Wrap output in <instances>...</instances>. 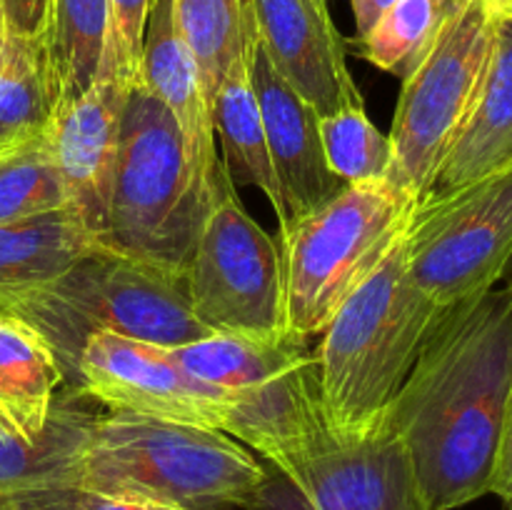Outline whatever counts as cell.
Segmentation results:
<instances>
[{"mask_svg": "<svg viewBox=\"0 0 512 510\" xmlns=\"http://www.w3.org/2000/svg\"><path fill=\"white\" fill-rule=\"evenodd\" d=\"M68 208L48 133L0 153V223L38 218Z\"/></svg>", "mask_w": 512, "mask_h": 510, "instance_id": "4316f807", "label": "cell"}, {"mask_svg": "<svg viewBox=\"0 0 512 510\" xmlns=\"http://www.w3.org/2000/svg\"><path fill=\"white\" fill-rule=\"evenodd\" d=\"M0 38H3V35H0Z\"/></svg>", "mask_w": 512, "mask_h": 510, "instance_id": "8d00e7d4", "label": "cell"}, {"mask_svg": "<svg viewBox=\"0 0 512 510\" xmlns=\"http://www.w3.org/2000/svg\"><path fill=\"white\" fill-rule=\"evenodd\" d=\"M63 370L43 335L0 310V425L35 440L45 430Z\"/></svg>", "mask_w": 512, "mask_h": 510, "instance_id": "ffe728a7", "label": "cell"}, {"mask_svg": "<svg viewBox=\"0 0 512 510\" xmlns=\"http://www.w3.org/2000/svg\"><path fill=\"white\" fill-rule=\"evenodd\" d=\"M510 388L512 290L503 285L438 320L385 415L428 510L490 493Z\"/></svg>", "mask_w": 512, "mask_h": 510, "instance_id": "6da1fadb", "label": "cell"}, {"mask_svg": "<svg viewBox=\"0 0 512 510\" xmlns=\"http://www.w3.org/2000/svg\"><path fill=\"white\" fill-rule=\"evenodd\" d=\"M58 90L43 33L0 38V153L48 130Z\"/></svg>", "mask_w": 512, "mask_h": 510, "instance_id": "7402d4cb", "label": "cell"}, {"mask_svg": "<svg viewBox=\"0 0 512 510\" xmlns=\"http://www.w3.org/2000/svg\"><path fill=\"white\" fill-rule=\"evenodd\" d=\"M465 0H398L380 23L363 35L360 53L375 68L408 78L438 43L448 20Z\"/></svg>", "mask_w": 512, "mask_h": 510, "instance_id": "484cf974", "label": "cell"}, {"mask_svg": "<svg viewBox=\"0 0 512 510\" xmlns=\"http://www.w3.org/2000/svg\"><path fill=\"white\" fill-rule=\"evenodd\" d=\"M495 18L480 0H465L440 33L428 58L403 80L390 125L385 183L423 200L473 105L488 63Z\"/></svg>", "mask_w": 512, "mask_h": 510, "instance_id": "52a82bcc", "label": "cell"}, {"mask_svg": "<svg viewBox=\"0 0 512 510\" xmlns=\"http://www.w3.org/2000/svg\"><path fill=\"white\" fill-rule=\"evenodd\" d=\"M503 283H505V288L512 290V258H510L508 268H505V273H503Z\"/></svg>", "mask_w": 512, "mask_h": 510, "instance_id": "e575fe53", "label": "cell"}, {"mask_svg": "<svg viewBox=\"0 0 512 510\" xmlns=\"http://www.w3.org/2000/svg\"><path fill=\"white\" fill-rule=\"evenodd\" d=\"M5 313L43 335L65 385H75L80 350L95 333L123 335L160 348H183L213 335L195 318L185 275L105 248L8 305Z\"/></svg>", "mask_w": 512, "mask_h": 510, "instance_id": "277c9868", "label": "cell"}, {"mask_svg": "<svg viewBox=\"0 0 512 510\" xmlns=\"http://www.w3.org/2000/svg\"><path fill=\"white\" fill-rule=\"evenodd\" d=\"M153 5L155 0H108V25L95 80H108L120 90H130L138 83L145 28Z\"/></svg>", "mask_w": 512, "mask_h": 510, "instance_id": "f1b7e54d", "label": "cell"}, {"mask_svg": "<svg viewBox=\"0 0 512 510\" xmlns=\"http://www.w3.org/2000/svg\"><path fill=\"white\" fill-rule=\"evenodd\" d=\"M128 93L108 80H95L88 93L55 108L45 130L63 178L68 208L98 243L108 225L120 118Z\"/></svg>", "mask_w": 512, "mask_h": 510, "instance_id": "9a60e30c", "label": "cell"}, {"mask_svg": "<svg viewBox=\"0 0 512 510\" xmlns=\"http://www.w3.org/2000/svg\"><path fill=\"white\" fill-rule=\"evenodd\" d=\"M95 400L68 385L55 395L50 420L35 440L0 425V500L28 490L75 485L80 455L98 420Z\"/></svg>", "mask_w": 512, "mask_h": 510, "instance_id": "ac0fdd59", "label": "cell"}, {"mask_svg": "<svg viewBox=\"0 0 512 510\" xmlns=\"http://www.w3.org/2000/svg\"><path fill=\"white\" fill-rule=\"evenodd\" d=\"M248 5L270 65L318 118L363 108L325 0H248Z\"/></svg>", "mask_w": 512, "mask_h": 510, "instance_id": "7c38bea8", "label": "cell"}, {"mask_svg": "<svg viewBox=\"0 0 512 510\" xmlns=\"http://www.w3.org/2000/svg\"><path fill=\"white\" fill-rule=\"evenodd\" d=\"M512 165V18H498L473 105L430 185L443 195ZM425 195V198H428Z\"/></svg>", "mask_w": 512, "mask_h": 510, "instance_id": "e0dca14e", "label": "cell"}, {"mask_svg": "<svg viewBox=\"0 0 512 510\" xmlns=\"http://www.w3.org/2000/svg\"><path fill=\"white\" fill-rule=\"evenodd\" d=\"M325 163L345 185L380 183L390 170V138L365 115V108L318 118Z\"/></svg>", "mask_w": 512, "mask_h": 510, "instance_id": "83f0119b", "label": "cell"}, {"mask_svg": "<svg viewBox=\"0 0 512 510\" xmlns=\"http://www.w3.org/2000/svg\"><path fill=\"white\" fill-rule=\"evenodd\" d=\"M108 25V0H48L43 38L58 103L68 105L93 88Z\"/></svg>", "mask_w": 512, "mask_h": 510, "instance_id": "603a6c76", "label": "cell"}, {"mask_svg": "<svg viewBox=\"0 0 512 510\" xmlns=\"http://www.w3.org/2000/svg\"><path fill=\"white\" fill-rule=\"evenodd\" d=\"M138 83L153 93L173 115L180 130L195 193L205 208L230 183L220 155L215 153V123L200 70L185 48L173 15V0H155L145 28Z\"/></svg>", "mask_w": 512, "mask_h": 510, "instance_id": "5bb4252c", "label": "cell"}, {"mask_svg": "<svg viewBox=\"0 0 512 510\" xmlns=\"http://www.w3.org/2000/svg\"><path fill=\"white\" fill-rule=\"evenodd\" d=\"M185 283L195 318L210 333L285 335L280 245L243 208L233 180L205 213Z\"/></svg>", "mask_w": 512, "mask_h": 510, "instance_id": "9c48e42d", "label": "cell"}, {"mask_svg": "<svg viewBox=\"0 0 512 510\" xmlns=\"http://www.w3.org/2000/svg\"><path fill=\"white\" fill-rule=\"evenodd\" d=\"M250 80L263 113L270 165L283 198L280 233L345 188L330 173L320 143L318 113L270 65L258 33L250 50Z\"/></svg>", "mask_w": 512, "mask_h": 510, "instance_id": "4fadbf2b", "label": "cell"}, {"mask_svg": "<svg viewBox=\"0 0 512 510\" xmlns=\"http://www.w3.org/2000/svg\"><path fill=\"white\" fill-rule=\"evenodd\" d=\"M418 200L385 180L345 185L280 233L285 335L323 333L345 300L405 238Z\"/></svg>", "mask_w": 512, "mask_h": 510, "instance_id": "5b68a950", "label": "cell"}, {"mask_svg": "<svg viewBox=\"0 0 512 510\" xmlns=\"http://www.w3.org/2000/svg\"><path fill=\"white\" fill-rule=\"evenodd\" d=\"M308 348L310 345L305 340L288 338V335L265 340L213 333L198 343L173 348V355L190 375L228 395L288 368Z\"/></svg>", "mask_w": 512, "mask_h": 510, "instance_id": "cb8c5ba5", "label": "cell"}, {"mask_svg": "<svg viewBox=\"0 0 512 510\" xmlns=\"http://www.w3.org/2000/svg\"><path fill=\"white\" fill-rule=\"evenodd\" d=\"M48 0H0V35L43 33Z\"/></svg>", "mask_w": 512, "mask_h": 510, "instance_id": "4dcf8cb0", "label": "cell"}, {"mask_svg": "<svg viewBox=\"0 0 512 510\" xmlns=\"http://www.w3.org/2000/svg\"><path fill=\"white\" fill-rule=\"evenodd\" d=\"M173 15L213 110L220 83L253 38L255 20L248 0H173Z\"/></svg>", "mask_w": 512, "mask_h": 510, "instance_id": "d4e9b609", "label": "cell"}, {"mask_svg": "<svg viewBox=\"0 0 512 510\" xmlns=\"http://www.w3.org/2000/svg\"><path fill=\"white\" fill-rule=\"evenodd\" d=\"M512 258V165L418 200L405 230L408 275L443 310L488 293Z\"/></svg>", "mask_w": 512, "mask_h": 510, "instance_id": "ba28073f", "label": "cell"}, {"mask_svg": "<svg viewBox=\"0 0 512 510\" xmlns=\"http://www.w3.org/2000/svg\"><path fill=\"white\" fill-rule=\"evenodd\" d=\"M205 213L173 115L135 83L120 118L108 225L100 245L185 275Z\"/></svg>", "mask_w": 512, "mask_h": 510, "instance_id": "8992f818", "label": "cell"}, {"mask_svg": "<svg viewBox=\"0 0 512 510\" xmlns=\"http://www.w3.org/2000/svg\"><path fill=\"white\" fill-rule=\"evenodd\" d=\"M395 3H398V0H350L358 38L368 35Z\"/></svg>", "mask_w": 512, "mask_h": 510, "instance_id": "d6a6232c", "label": "cell"}, {"mask_svg": "<svg viewBox=\"0 0 512 510\" xmlns=\"http://www.w3.org/2000/svg\"><path fill=\"white\" fill-rule=\"evenodd\" d=\"M250 38L248 50L240 55L228 70L213 98V123L215 135L223 148L225 173L233 183L253 185L273 205L275 215H283V198H280L278 183H275L273 165H270L268 140H265L263 113H260L258 95H255L253 80H250Z\"/></svg>", "mask_w": 512, "mask_h": 510, "instance_id": "44dd1931", "label": "cell"}, {"mask_svg": "<svg viewBox=\"0 0 512 510\" xmlns=\"http://www.w3.org/2000/svg\"><path fill=\"white\" fill-rule=\"evenodd\" d=\"M245 510H428L398 435L383 423L360 438L325 430L265 478Z\"/></svg>", "mask_w": 512, "mask_h": 510, "instance_id": "30bf717a", "label": "cell"}, {"mask_svg": "<svg viewBox=\"0 0 512 510\" xmlns=\"http://www.w3.org/2000/svg\"><path fill=\"white\" fill-rule=\"evenodd\" d=\"M0 510H3V500H0Z\"/></svg>", "mask_w": 512, "mask_h": 510, "instance_id": "d590c367", "label": "cell"}, {"mask_svg": "<svg viewBox=\"0 0 512 510\" xmlns=\"http://www.w3.org/2000/svg\"><path fill=\"white\" fill-rule=\"evenodd\" d=\"M445 313L410 280L403 238L318 335L320 395L338 438H360L385 423L420 348Z\"/></svg>", "mask_w": 512, "mask_h": 510, "instance_id": "7a4b0ae2", "label": "cell"}, {"mask_svg": "<svg viewBox=\"0 0 512 510\" xmlns=\"http://www.w3.org/2000/svg\"><path fill=\"white\" fill-rule=\"evenodd\" d=\"M263 478V460L223 430L105 413L75 485L180 510H245Z\"/></svg>", "mask_w": 512, "mask_h": 510, "instance_id": "3957f363", "label": "cell"}, {"mask_svg": "<svg viewBox=\"0 0 512 510\" xmlns=\"http://www.w3.org/2000/svg\"><path fill=\"white\" fill-rule=\"evenodd\" d=\"M325 3H328V0H325Z\"/></svg>", "mask_w": 512, "mask_h": 510, "instance_id": "74e56055", "label": "cell"}, {"mask_svg": "<svg viewBox=\"0 0 512 510\" xmlns=\"http://www.w3.org/2000/svg\"><path fill=\"white\" fill-rule=\"evenodd\" d=\"M3 510H180L150 500L110 495L83 485H53L3 498Z\"/></svg>", "mask_w": 512, "mask_h": 510, "instance_id": "f546056e", "label": "cell"}, {"mask_svg": "<svg viewBox=\"0 0 512 510\" xmlns=\"http://www.w3.org/2000/svg\"><path fill=\"white\" fill-rule=\"evenodd\" d=\"M75 388L108 413L223 430L225 393L190 375L173 348L113 333L90 335L80 350Z\"/></svg>", "mask_w": 512, "mask_h": 510, "instance_id": "8fae6325", "label": "cell"}, {"mask_svg": "<svg viewBox=\"0 0 512 510\" xmlns=\"http://www.w3.org/2000/svg\"><path fill=\"white\" fill-rule=\"evenodd\" d=\"M330 430L320 395L315 350L260 383L225 395L223 433L263 463L285 465Z\"/></svg>", "mask_w": 512, "mask_h": 510, "instance_id": "2e32d148", "label": "cell"}, {"mask_svg": "<svg viewBox=\"0 0 512 510\" xmlns=\"http://www.w3.org/2000/svg\"><path fill=\"white\" fill-rule=\"evenodd\" d=\"M495 18H512V0H480Z\"/></svg>", "mask_w": 512, "mask_h": 510, "instance_id": "836d02e7", "label": "cell"}, {"mask_svg": "<svg viewBox=\"0 0 512 510\" xmlns=\"http://www.w3.org/2000/svg\"><path fill=\"white\" fill-rule=\"evenodd\" d=\"M490 493L498 495V498L512 510V388L508 395V405H505L503 433H500V448H498V460H495V473H493Z\"/></svg>", "mask_w": 512, "mask_h": 510, "instance_id": "1f68e13d", "label": "cell"}, {"mask_svg": "<svg viewBox=\"0 0 512 510\" xmlns=\"http://www.w3.org/2000/svg\"><path fill=\"white\" fill-rule=\"evenodd\" d=\"M98 248L73 210L0 223V310L58 280Z\"/></svg>", "mask_w": 512, "mask_h": 510, "instance_id": "d6986e66", "label": "cell"}]
</instances>
